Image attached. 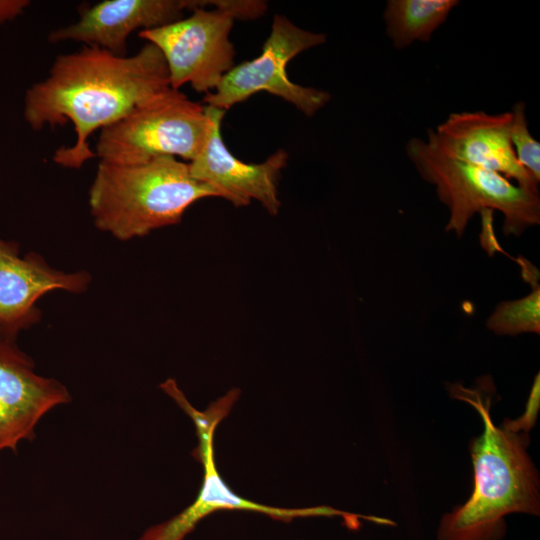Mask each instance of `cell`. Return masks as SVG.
<instances>
[{"label":"cell","instance_id":"3","mask_svg":"<svg viewBox=\"0 0 540 540\" xmlns=\"http://www.w3.org/2000/svg\"><path fill=\"white\" fill-rule=\"evenodd\" d=\"M220 197L214 186L195 179L188 163L160 156L136 165L100 161L89 190L95 226L126 241L179 223L196 201Z\"/></svg>","mask_w":540,"mask_h":540},{"label":"cell","instance_id":"7","mask_svg":"<svg viewBox=\"0 0 540 540\" xmlns=\"http://www.w3.org/2000/svg\"><path fill=\"white\" fill-rule=\"evenodd\" d=\"M210 127L205 106L169 88L100 130L95 154L100 161L136 165L160 156L192 161Z\"/></svg>","mask_w":540,"mask_h":540},{"label":"cell","instance_id":"1","mask_svg":"<svg viewBox=\"0 0 540 540\" xmlns=\"http://www.w3.org/2000/svg\"><path fill=\"white\" fill-rule=\"evenodd\" d=\"M170 87L165 59L152 43L132 56L85 45L57 56L48 76L26 91L24 118L34 130L70 121L76 141L58 148L53 160L63 167L80 168L96 157L88 143L92 133Z\"/></svg>","mask_w":540,"mask_h":540},{"label":"cell","instance_id":"16","mask_svg":"<svg viewBox=\"0 0 540 540\" xmlns=\"http://www.w3.org/2000/svg\"><path fill=\"white\" fill-rule=\"evenodd\" d=\"M512 123L510 140L515 157L530 178L540 182V143L530 133L526 117V105L518 101L510 110Z\"/></svg>","mask_w":540,"mask_h":540},{"label":"cell","instance_id":"2","mask_svg":"<svg viewBox=\"0 0 540 540\" xmlns=\"http://www.w3.org/2000/svg\"><path fill=\"white\" fill-rule=\"evenodd\" d=\"M450 391L477 410L484 429L470 445L472 494L442 518L438 540H500L506 515L539 514V480L526 453L528 434L496 426L490 415V398L484 400L477 390L453 385Z\"/></svg>","mask_w":540,"mask_h":540},{"label":"cell","instance_id":"12","mask_svg":"<svg viewBox=\"0 0 540 540\" xmlns=\"http://www.w3.org/2000/svg\"><path fill=\"white\" fill-rule=\"evenodd\" d=\"M86 271L65 273L51 268L37 253L19 255V245L0 238V339L16 341L20 331L36 324L38 300L50 291H86Z\"/></svg>","mask_w":540,"mask_h":540},{"label":"cell","instance_id":"13","mask_svg":"<svg viewBox=\"0 0 540 540\" xmlns=\"http://www.w3.org/2000/svg\"><path fill=\"white\" fill-rule=\"evenodd\" d=\"M206 5L212 1L104 0L81 9L75 23L52 30L47 38L51 44L78 41L126 56L127 39L133 31L172 23L181 19L184 10Z\"/></svg>","mask_w":540,"mask_h":540},{"label":"cell","instance_id":"11","mask_svg":"<svg viewBox=\"0 0 540 540\" xmlns=\"http://www.w3.org/2000/svg\"><path fill=\"white\" fill-rule=\"evenodd\" d=\"M33 360L16 345L0 339V452L15 451L35 437L41 418L71 400L67 388L38 375Z\"/></svg>","mask_w":540,"mask_h":540},{"label":"cell","instance_id":"9","mask_svg":"<svg viewBox=\"0 0 540 540\" xmlns=\"http://www.w3.org/2000/svg\"><path fill=\"white\" fill-rule=\"evenodd\" d=\"M210 127L199 154L188 163L191 175L217 188L223 199L236 207L258 201L270 215H277L281 207L278 179L286 166L288 154L279 149L262 163H246L236 158L227 148L221 134L225 110L205 106Z\"/></svg>","mask_w":540,"mask_h":540},{"label":"cell","instance_id":"4","mask_svg":"<svg viewBox=\"0 0 540 540\" xmlns=\"http://www.w3.org/2000/svg\"><path fill=\"white\" fill-rule=\"evenodd\" d=\"M407 157L419 175L435 186L448 208L445 230L460 238L470 219L484 209L503 215V232L519 236L540 223L539 191L526 190L503 175L447 157L421 138L407 141Z\"/></svg>","mask_w":540,"mask_h":540},{"label":"cell","instance_id":"15","mask_svg":"<svg viewBox=\"0 0 540 540\" xmlns=\"http://www.w3.org/2000/svg\"><path fill=\"white\" fill-rule=\"evenodd\" d=\"M520 261V260H519ZM525 277L532 285V292L525 297L499 303L486 322L488 329L499 335H518L540 332V287L535 275L536 269L529 262H519Z\"/></svg>","mask_w":540,"mask_h":540},{"label":"cell","instance_id":"8","mask_svg":"<svg viewBox=\"0 0 540 540\" xmlns=\"http://www.w3.org/2000/svg\"><path fill=\"white\" fill-rule=\"evenodd\" d=\"M326 40L325 34L304 30L285 16L276 14L260 55L234 65L203 100L207 106L226 111L252 95L266 91L311 117L330 101L331 96L327 91L292 82L286 67L295 56L324 44Z\"/></svg>","mask_w":540,"mask_h":540},{"label":"cell","instance_id":"6","mask_svg":"<svg viewBox=\"0 0 540 540\" xmlns=\"http://www.w3.org/2000/svg\"><path fill=\"white\" fill-rule=\"evenodd\" d=\"M163 391L194 422L198 445L193 451V456L203 466V481L195 500L189 506L174 517L146 529L139 540H184L202 519L219 511L255 512L283 522L311 516H343L348 524L356 519V514L326 506L281 508L241 497L227 485L220 475L214 453L215 430L238 400L239 389L229 390L225 395L212 402L204 411L195 409L189 403L175 380L167 381L163 385Z\"/></svg>","mask_w":540,"mask_h":540},{"label":"cell","instance_id":"17","mask_svg":"<svg viewBox=\"0 0 540 540\" xmlns=\"http://www.w3.org/2000/svg\"><path fill=\"white\" fill-rule=\"evenodd\" d=\"M539 374L535 377L531 388L526 408L522 416L515 420H505L500 426L506 431L513 433L528 434L530 429L535 425L539 407H540V392H539Z\"/></svg>","mask_w":540,"mask_h":540},{"label":"cell","instance_id":"5","mask_svg":"<svg viewBox=\"0 0 540 540\" xmlns=\"http://www.w3.org/2000/svg\"><path fill=\"white\" fill-rule=\"evenodd\" d=\"M213 6L197 7L187 18L139 32L161 51L173 89L189 83L198 93L214 91L234 66L235 49L229 39L234 21L256 19L267 8L256 0H215Z\"/></svg>","mask_w":540,"mask_h":540},{"label":"cell","instance_id":"14","mask_svg":"<svg viewBox=\"0 0 540 540\" xmlns=\"http://www.w3.org/2000/svg\"><path fill=\"white\" fill-rule=\"evenodd\" d=\"M459 4L458 0H388L383 11L386 34L397 49L428 42Z\"/></svg>","mask_w":540,"mask_h":540},{"label":"cell","instance_id":"18","mask_svg":"<svg viewBox=\"0 0 540 540\" xmlns=\"http://www.w3.org/2000/svg\"><path fill=\"white\" fill-rule=\"evenodd\" d=\"M29 4L27 0L0 1V23L14 18Z\"/></svg>","mask_w":540,"mask_h":540},{"label":"cell","instance_id":"10","mask_svg":"<svg viewBox=\"0 0 540 540\" xmlns=\"http://www.w3.org/2000/svg\"><path fill=\"white\" fill-rule=\"evenodd\" d=\"M511 123V111L454 112L435 129H428L426 141L447 157L499 173L526 190L539 191L515 157Z\"/></svg>","mask_w":540,"mask_h":540}]
</instances>
